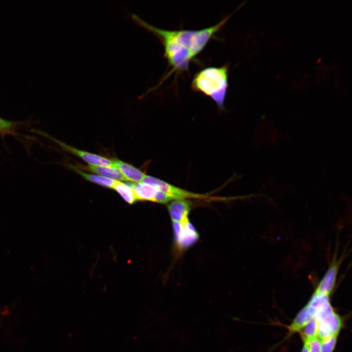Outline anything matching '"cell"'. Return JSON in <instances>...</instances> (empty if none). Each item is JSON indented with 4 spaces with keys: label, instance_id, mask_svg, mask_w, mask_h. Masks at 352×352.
Segmentation results:
<instances>
[{
    "label": "cell",
    "instance_id": "6",
    "mask_svg": "<svg viewBox=\"0 0 352 352\" xmlns=\"http://www.w3.org/2000/svg\"><path fill=\"white\" fill-rule=\"evenodd\" d=\"M318 322L317 337L320 340L337 335L342 326L340 317L334 311L324 317Z\"/></svg>",
    "mask_w": 352,
    "mask_h": 352
},
{
    "label": "cell",
    "instance_id": "2",
    "mask_svg": "<svg viewBox=\"0 0 352 352\" xmlns=\"http://www.w3.org/2000/svg\"><path fill=\"white\" fill-rule=\"evenodd\" d=\"M228 71L227 64L204 68L194 75L192 89L209 97L222 110L228 87Z\"/></svg>",
    "mask_w": 352,
    "mask_h": 352
},
{
    "label": "cell",
    "instance_id": "18",
    "mask_svg": "<svg viewBox=\"0 0 352 352\" xmlns=\"http://www.w3.org/2000/svg\"><path fill=\"white\" fill-rule=\"evenodd\" d=\"M301 352H309L308 345L306 342H304V345L302 348Z\"/></svg>",
    "mask_w": 352,
    "mask_h": 352
},
{
    "label": "cell",
    "instance_id": "7",
    "mask_svg": "<svg viewBox=\"0 0 352 352\" xmlns=\"http://www.w3.org/2000/svg\"><path fill=\"white\" fill-rule=\"evenodd\" d=\"M340 261L335 258L324 276L318 284L315 291L330 295L332 292L336 281Z\"/></svg>",
    "mask_w": 352,
    "mask_h": 352
},
{
    "label": "cell",
    "instance_id": "12",
    "mask_svg": "<svg viewBox=\"0 0 352 352\" xmlns=\"http://www.w3.org/2000/svg\"><path fill=\"white\" fill-rule=\"evenodd\" d=\"M70 167L75 172L82 176L86 180L98 185L109 188H113L117 181L99 175L88 174L83 172L79 169L70 165Z\"/></svg>",
    "mask_w": 352,
    "mask_h": 352
},
{
    "label": "cell",
    "instance_id": "11",
    "mask_svg": "<svg viewBox=\"0 0 352 352\" xmlns=\"http://www.w3.org/2000/svg\"><path fill=\"white\" fill-rule=\"evenodd\" d=\"M313 318V314L307 305L297 314L292 323L289 326L290 332L301 330Z\"/></svg>",
    "mask_w": 352,
    "mask_h": 352
},
{
    "label": "cell",
    "instance_id": "4",
    "mask_svg": "<svg viewBox=\"0 0 352 352\" xmlns=\"http://www.w3.org/2000/svg\"><path fill=\"white\" fill-rule=\"evenodd\" d=\"M142 182L155 184L158 188L167 194L173 201L179 199L207 198V195L192 192L178 187L159 178L146 175Z\"/></svg>",
    "mask_w": 352,
    "mask_h": 352
},
{
    "label": "cell",
    "instance_id": "1",
    "mask_svg": "<svg viewBox=\"0 0 352 352\" xmlns=\"http://www.w3.org/2000/svg\"><path fill=\"white\" fill-rule=\"evenodd\" d=\"M230 16L214 25L199 30H168L154 26L137 15L131 14L132 18L135 22L152 32L161 41L164 48V57L172 68L169 75L174 71H187L190 63L203 50Z\"/></svg>",
    "mask_w": 352,
    "mask_h": 352
},
{
    "label": "cell",
    "instance_id": "9",
    "mask_svg": "<svg viewBox=\"0 0 352 352\" xmlns=\"http://www.w3.org/2000/svg\"><path fill=\"white\" fill-rule=\"evenodd\" d=\"M128 183L132 188L136 200L154 202L158 191L155 184L144 182Z\"/></svg>",
    "mask_w": 352,
    "mask_h": 352
},
{
    "label": "cell",
    "instance_id": "16",
    "mask_svg": "<svg viewBox=\"0 0 352 352\" xmlns=\"http://www.w3.org/2000/svg\"><path fill=\"white\" fill-rule=\"evenodd\" d=\"M16 126V123L0 117V132L8 133L12 132Z\"/></svg>",
    "mask_w": 352,
    "mask_h": 352
},
{
    "label": "cell",
    "instance_id": "10",
    "mask_svg": "<svg viewBox=\"0 0 352 352\" xmlns=\"http://www.w3.org/2000/svg\"><path fill=\"white\" fill-rule=\"evenodd\" d=\"M83 170L91 172L99 176L116 181L126 180L120 171L115 166L103 165L81 166Z\"/></svg>",
    "mask_w": 352,
    "mask_h": 352
},
{
    "label": "cell",
    "instance_id": "14",
    "mask_svg": "<svg viewBox=\"0 0 352 352\" xmlns=\"http://www.w3.org/2000/svg\"><path fill=\"white\" fill-rule=\"evenodd\" d=\"M318 322L315 318L311 320L302 329L301 336L304 341L317 336Z\"/></svg>",
    "mask_w": 352,
    "mask_h": 352
},
{
    "label": "cell",
    "instance_id": "3",
    "mask_svg": "<svg viewBox=\"0 0 352 352\" xmlns=\"http://www.w3.org/2000/svg\"><path fill=\"white\" fill-rule=\"evenodd\" d=\"M172 221L176 245L179 250L191 246L198 239V234L189 221L188 215Z\"/></svg>",
    "mask_w": 352,
    "mask_h": 352
},
{
    "label": "cell",
    "instance_id": "8",
    "mask_svg": "<svg viewBox=\"0 0 352 352\" xmlns=\"http://www.w3.org/2000/svg\"><path fill=\"white\" fill-rule=\"evenodd\" d=\"M112 161L114 166L120 171L126 180L139 183L143 181L146 176L139 169L123 161L115 159Z\"/></svg>",
    "mask_w": 352,
    "mask_h": 352
},
{
    "label": "cell",
    "instance_id": "5",
    "mask_svg": "<svg viewBox=\"0 0 352 352\" xmlns=\"http://www.w3.org/2000/svg\"><path fill=\"white\" fill-rule=\"evenodd\" d=\"M34 132L53 141L63 150L79 157L88 164L89 165L114 166L112 160L87 151L77 149L53 138L45 132L36 130H34Z\"/></svg>",
    "mask_w": 352,
    "mask_h": 352
},
{
    "label": "cell",
    "instance_id": "13",
    "mask_svg": "<svg viewBox=\"0 0 352 352\" xmlns=\"http://www.w3.org/2000/svg\"><path fill=\"white\" fill-rule=\"evenodd\" d=\"M128 203L132 204L136 201L132 188L128 183L117 181L113 188Z\"/></svg>",
    "mask_w": 352,
    "mask_h": 352
},
{
    "label": "cell",
    "instance_id": "15",
    "mask_svg": "<svg viewBox=\"0 0 352 352\" xmlns=\"http://www.w3.org/2000/svg\"><path fill=\"white\" fill-rule=\"evenodd\" d=\"M337 335L320 340L321 352H332L336 345Z\"/></svg>",
    "mask_w": 352,
    "mask_h": 352
},
{
    "label": "cell",
    "instance_id": "17",
    "mask_svg": "<svg viewBox=\"0 0 352 352\" xmlns=\"http://www.w3.org/2000/svg\"><path fill=\"white\" fill-rule=\"evenodd\" d=\"M304 342L307 343L309 352H321L320 340L317 336Z\"/></svg>",
    "mask_w": 352,
    "mask_h": 352
}]
</instances>
